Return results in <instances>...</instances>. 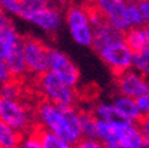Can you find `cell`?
I'll return each mask as SVG.
<instances>
[{
    "mask_svg": "<svg viewBox=\"0 0 149 148\" xmlns=\"http://www.w3.org/2000/svg\"><path fill=\"white\" fill-rule=\"evenodd\" d=\"M115 87L117 95L137 99L149 93V79L134 68L116 75Z\"/></svg>",
    "mask_w": 149,
    "mask_h": 148,
    "instance_id": "9c48e42d",
    "label": "cell"
},
{
    "mask_svg": "<svg viewBox=\"0 0 149 148\" xmlns=\"http://www.w3.org/2000/svg\"><path fill=\"white\" fill-rule=\"evenodd\" d=\"M13 77L9 72L8 67H7V63L4 62L3 59H0V87L3 86V84L8 83L9 80H12Z\"/></svg>",
    "mask_w": 149,
    "mask_h": 148,
    "instance_id": "484cf974",
    "label": "cell"
},
{
    "mask_svg": "<svg viewBox=\"0 0 149 148\" xmlns=\"http://www.w3.org/2000/svg\"><path fill=\"white\" fill-rule=\"evenodd\" d=\"M80 127L83 137H96L97 117L91 109H81L80 111Z\"/></svg>",
    "mask_w": 149,
    "mask_h": 148,
    "instance_id": "ac0fdd59",
    "label": "cell"
},
{
    "mask_svg": "<svg viewBox=\"0 0 149 148\" xmlns=\"http://www.w3.org/2000/svg\"><path fill=\"white\" fill-rule=\"evenodd\" d=\"M65 27L71 39L80 47H92L95 25L89 16L88 6L71 4L65 9Z\"/></svg>",
    "mask_w": 149,
    "mask_h": 148,
    "instance_id": "5b68a950",
    "label": "cell"
},
{
    "mask_svg": "<svg viewBox=\"0 0 149 148\" xmlns=\"http://www.w3.org/2000/svg\"><path fill=\"white\" fill-rule=\"evenodd\" d=\"M23 52L27 63L28 75L36 80L49 71V47L33 36L23 37Z\"/></svg>",
    "mask_w": 149,
    "mask_h": 148,
    "instance_id": "52a82bcc",
    "label": "cell"
},
{
    "mask_svg": "<svg viewBox=\"0 0 149 148\" xmlns=\"http://www.w3.org/2000/svg\"><path fill=\"white\" fill-rule=\"evenodd\" d=\"M0 13H1V9H0Z\"/></svg>",
    "mask_w": 149,
    "mask_h": 148,
    "instance_id": "e575fe53",
    "label": "cell"
},
{
    "mask_svg": "<svg viewBox=\"0 0 149 148\" xmlns=\"http://www.w3.org/2000/svg\"><path fill=\"white\" fill-rule=\"evenodd\" d=\"M91 111L95 114V116L99 120H107V121H112V120H121L118 117L117 112L113 102H108V100H102V102H97L93 104Z\"/></svg>",
    "mask_w": 149,
    "mask_h": 148,
    "instance_id": "e0dca14e",
    "label": "cell"
},
{
    "mask_svg": "<svg viewBox=\"0 0 149 148\" xmlns=\"http://www.w3.org/2000/svg\"><path fill=\"white\" fill-rule=\"evenodd\" d=\"M117 142L124 145V148H144L145 137L140 131L139 124L132 121H124L118 133Z\"/></svg>",
    "mask_w": 149,
    "mask_h": 148,
    "instance_id": "4fadbf2b",
    "label": "cell"
},
{
    "mask_svg": "<svg viewBox=\"0 0 149 148\" xmlns=\"http://www.w3.org/2000/svg\"><path fill=\"white\" fill-rule=\"evenodd\" d=\"M22 1L20 0H0V9L1 12L7 13L9 16H17L20 13Z\"/></svg>",
    "mask_w": 149,
    "mask_h": 148,
    "instance_id": "cb8c5ba5",
    "label": "cell"
},
{
    "mask_svg": "<svg viewBox=\"0 0 149 148\" xmlns=\"http://www.w3.org/2000/svg\"><path fill=\"white\" fill-rule=\"evenodd\" d=\"M36 87L44 100L65 107H76L79 102V93L76 87L69 86L53 72L47 71L36 79Z\"/></svg>",
    "mask_w": 149,
    "mask_h": 148,
    "instance_id": "277c9868",
    "label": "cell"
},
{
    "mask_svg": "<svg viewBox=\"0 0 149 148\" xmlns=\"http://www.w3.org/2000/svg\"><path fill=\"white\" fill-rule=\"evenodd\" d=\"M127 18H128V23H129L130 28L143 27L144 25V19H143V12H141V7H140L139 3H136V1H133V0H128Z\"/></svg>",
    "mask_w": 149,
    "mask_h": 148,
    "instance_id": "ffe728a7",
    "label": "cell"
},
{
    "mask_svg": "<svg viewBox=\"0 0 149 148\" xmlns=\"http://www.w3.org/2000/svg\"><path fill=\"white\" fill-rule=\"evenodd\" d=\"M136 103H137V108H139L141 116L149 115V93L148 95H144V96L137 97Z\"/></svg>",
    "mask_w": 149,
    "mask_h": 148,
    "instance_id": "4316f807",
    "label": "cell"
},
{
    "mask_svg": "<svg viewBox=\"0 0 149 148\" xmlns=\"http://www.w3.org/2000/svg\"><path fill=\"white\" fill-rule=\"evenodd\" d=\"M145 28V34H146V40H148V47H149V27H144Z\"/></svg>",
    "mask_w": 149,
    "mask_h": 148,
    "instance_id": "1f68e13d",
    "label": "cell"
},
{
    "mask_svg": "<svg viewBox=\"0 0 149 148\" xmlns=\"http://www.w3.org/2000/svg\"><path fill=\"white\" fill-rule=\"evenodd\" d=\"M23 136L22 132L0 120V148H19Z\"/></svg>",
    "mask_w": 149,
    "mask_h": 148,
    "instance_id": "9a60e30c",
    "label": "cell"
},
{
    "mask_svg": "<svg viewBox=\"0 0 149 148\" xmlns=\"http://www.w3.org/2000/svg\"><path fill=\"white\" fill-rule=\"evenodd\" d=\"M0 120L25 135L37 127L36 105H32L25 96L8 97L0 95Z\"/></svg>",
    "mask_w": 149,
    "mask_h": 148,
    "instance_id": "3957f363",
    "label": "cell"
},
{
    "mask_svg": "<svg viewBox=\"0 0 149 148\" xmlns=\"http://www.w3.org/2000/svg\"><path fill=\"white\" fill-rule=\"evenodd\" d=\"M19 148H44L40 135H39V131H37V127L33 131L25 133L23 136V140L19 145Z\"/></svg>",
    "mask_w": 149,
    "mask_h": 148,
    "instance_id": "603a6c76",
    "label": "cell"
},
{
    "mask_svg": "<svg viewBox=\"0 0 149 148\" xmlns=\"http://www.w3.org/2000/svg\"><path fill=\"white\" fill-rule=\"evenodd\" d=\"M133 68L149 79V47L134 53Z\"/></svg>",
    "mask_w": 149,
    "mask_h": 148,
    "instance_id": "7402d4cb",
    "label": "cell"
},
{
    "mask_svg": "<svg viewBox=\"0 0 149 148\" xmlns=\"http://www.w3.org/2000/svg\"><path fill=\"white\" fill-rule=\"evenodd\" d=\"M144 148H149V140H145V144H144Z\"/></svg>",
    "mask_w": 149,
    "mask_h": 148,
    "instance_id": "836d02e7",
    "label": "cell"
},
{
    "mask_svg": "<svg viewBox=\"0 0 149 148\" xmlns=\"http://www.w3.org/2000/svg\"><path fill=\"white\" fill-rule=\"evenodd\" d=\"M22 8L19 18L47 35H55L65 24L63 8L47 0H20Z\"/></svg>",
    "mask_w": 149,
    "mask_h": 148,
    "instance_id": "7a4b0ae2",
    "label": "cell"
},
{
    "mask_svg": "<svg viewBox=\"0 0 149 148\" xmlns=\"http://www.w3.org/2000/svg\"><path fill=\"white\" fill-rule=\"evenodd\" d=\"M141 7V12H143V19H144V27H149V1L140 4Z\"/></svg>",
    "mask_w": 149,
    "mask_h": 148,
    "instance_id": "f1b7e54d",
    "label": "cell"
},
{
    "mask_svg": "<svg viewBox=\"0 0 149 148\" xmlns=\"http://www.w3.org/2000/svg\"><path fill=\"white\" fill-rule=\"evenodd\" d=\"M93 49L97 52L102 63L113 74L118 75L121 72L133 68L134 52L129 48V46L125 41V34L104 44H100Z\"/></svg>",
    "mask_w": 149,
    "mask_h": 148,
    "instance_id": "8992f818",
    "label": "cell"
},
{
    "mask_svg": "<svg viewBox=\"0 0 149 148\" xmlns=\"http://www.w3.org/2000/svg\"><path fill=\"white\" fill-rule=\"evenodd\" d=\"M125 41H127L129 48L132 49L134 53L148 48V40H146L145 28L144 27L129 28V29L125 32Z\"/></svg>",
    "mask_w": 149,
    "mask_h": 148,
    "instance_id": "2e32d148",
    "label": "cell"
},
{
    "mask_svg": "<svg viewBox=\"0 0 149 148\" xmlns=\"http://www.w3.org/2000/svg\"><path fill=\"white\" fill-rule=\"evenodd\" d=\"M89 6L99 11L107 23L127 32L130 28L127 18L128 0H89Z\"/></svg>",
    "mask_w": 149,
    "mask_h": 148,
    "instance_id": "ba28073f",
    "label": "cell"
},
{
    "mask_svg": "<svg viewBox=\"0 0 149 148\" xmlns=\"http://www.w3.org/2000/svg\"><path fill=\"white\" fill-rule=\"evenodd\" d=\"M80 111L77 107L59 105L43 99L36 104L37 127L76 145L83 139Z\"/></svg>",
    "mask_w": 149,
    "mask_h": 148,
    "instance_id": "6da1fadb",
    "label": "cell"
},
{
    "mask_svg": "<svg viewBox=\"0 0 149 148\" xmlns=\"http://www.w3.org/2000/svg\"><path fill=\"white\" fill-rule=\"evenodd\" d=\"M47 1L51 3V4H53V6L60 7V8H64V7L71 6L73 0H47Z\"/></svg>",
    "mask_w": 149,
    "mask_h": 148,
    "instance_id": "f546056e",
    "label": "cell"
},
{
    "mask_svg": "<svg viewBox=\"0 0 149 148\" xmlns=\"http://www.w3.org/2000/svg\"><path fill=\"white\" fill-rule=\"evenodd\" d=\"M49 71L69 86L77 87L80 80L79 67L64 51L59 48H49Z\"/></svg>",
    "mask_w": 149,
    "mask_h": 148,
    "instance_id": "30bf717a",
    "label": "cell"
},
{
    "mask_svg": "<svg viewBox=\"0 0 149 148\" xmlns=\"http://www.w3.org/2000/svg\"><path fill=\"white\" fill-rule=\"evenodd\" d=\"M105 147L107 148H124V145L121 144L120 142H111V143H107Z\"/></svg>",
    "mask_w": 149,
    "mask_h": 148,
    "instance_id": "4dcf8cb0",
    "label": "cell"
},
{
    "mask_svg": "<svg viewBox=\"0 0 149 148\" xmlns=\"http://www.w3.org/2000/svg\"><path fill=\"white\" fill-rule=\"evenodd\" d=\"M137 124H139V128L143 132L145 140H149V115L141 116V119H140V121Z\"/></svg>",
    "mask_w": 149,
    "mask_h": 148,
    "instance_id": "83f0119b",
    "label": "cell"
},
{
    "mask_svg": "<svg viewBox=\"0 0 149 148\" xmlns=\"http://www.w3.org/2000/svg\"><path fill=\"white\" fill-rule=\"evenodd\" d=\"M37 131H39V135H40V139L43 142L44 148H76L74 144L61 139V137H59L57 135H55L52 132L41 130L39 127H37Z\"/></svg>",
    "mask_w": 149,
    "mask_h": 148,
    "instance_id": "d6986e66",
    "label": "cell"
},
{
    "mask_svg": "<svg viewBox=\"0 0 149 148\" xmlns=\"http://www.w3.org/2000/svg\"><path fill=\"white\" fill-rule=\"evenodd\" d=\"M4 62L7 63V67H8L12 77L16 79V80H23L28 75L27 63H25L24 52H23V44H22V47L16 48Z\"/></svg>",
    "mask_w": 149,
    "mask_h": 148,
    "instance_id": "5bb4252c",
    "label": "cell"
},
{
    "mask_svg": "<svg viewBox=\"0 0 149 148\" xmlns=\"http://www.w3.org/2000/svg\"><path fill=\"white\" fill-rule=\"evenodd\" d=\"M0 95L8 97H24V87L22 84V80L12 79L8 83L3 84L0 87Z\"/></svg>",
    "mask_w": 149,
    "mask_h": 148,
    "instance_id": "44dd1931",
    "label": "cell"
},
{
    "mask_svg": "<svg viewBox=\"0 0 149 148\" xmlns=\"http://www.w3.org/2000/svg\"><path fill=\"white\" fill-rule=\"evenodd\" d=\"M76 148H107V147L97 137H83L76 144Z\"/></svg>",
    "mask_w": 149,
    "mask_h": 148,
    "instance_id": "d4e9b609",
    "label": "cell"
},
{
    "mask_svg": "<svg viewBox=\"0 0 149 148\" xmlns=\"http://www.w3.org/2000/svg\"><path fill=\"white\" fill-rule=\"evenodd\" d=\"M23 36L17 31L12 16L0 13V59L6 60L16 48L22 47Z\"/></svg>",
    "mask_w": 149,
    "mask_h": 148,
    "instance_id": "8fae6325",
    "label": "cell"
},
{
    "mask_svg": "<svg viewBox=\"0 0 149 148\" xmlns=\"http://www.w3.org/2000/svg\"><path fill=\"white\" fill-rule=\"evenodd\" d=\"M133 1H136V3L141 4V3H145V1H149V0H133Z\"/></svg>",
    "mask_w": 149,
    "mask_h": 148,
    "instance_id": "d6a6232c",
    "label": "cell"
},
{
    "mask_svg": "<svg viewBox=\"0 0 149 148\" xmlns=\"http://www.w3.org/2000/svg\"><path fill=\"white\" fill-rule=\"evenodd\" d=\"M112 102L115 104L116 112L121 120L132 121V123H139L141 119L139 108H137L136 99L128 97V96L117 95L112 99Z\"/></svg>",
    "mask_w": 149,
    "mask_h": 148,
    "instance_id": "7c38bea8",
    "label": "cell"
}]
</instances>
